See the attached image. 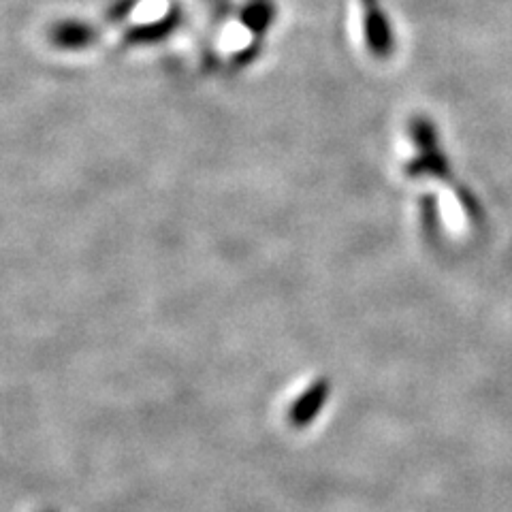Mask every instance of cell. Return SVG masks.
<instances>
[{
    "instance_id": "cell-2",
    "label": "cell",
    "mask_w": 512,
    "mask_h": 512,
    "mask_svg": "<svg viewBox=\"0 0 512 512\" xmlns=\"http://www.w3.org/2000/svg\"><path fill=\"white\" fill-rule=\"evenodd\" d=\"M45 512H52V510H45Z\"/></svg>"
},
{
    "instance_id": "cell-1",
    "label": "cell",
    "mask_w": 512,
    "mask_h": 512,
    "mask_svg": "<svg viewBox=\"0 0 512 512\" xmlns=\"http://www.w3.org/2000/svg\"><path fill=\"white\" fill-rule=\"evenodd\" d=\"M331 397V380L320 378L312 382L310 387L303 391L286 412V421L295 429H306L316 421V416L323 412Z\"/></svg>"
}]
</instances>
